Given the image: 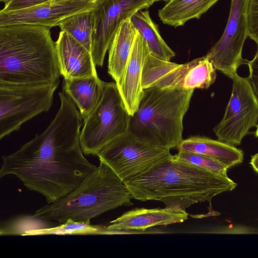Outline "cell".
Instances as JSON below:
<instances>
[{
	"instance_id": "cell-1",
	"label": "cell",
	"mask_w": 258,
	"mask_h": 258,
	"mask_svg": "<svg viewBox=\"0 0 258 258\" xmlns=\"http://www.w3.org/2000/svg\"><path fill=\"white\" fill-rule=\"evenodd\" d=\"M58 94L60 106L48 126L17 151L2 156L0 169L1 178L16 176L47 203L69 194L97 167L81 149L79 111L63 92Z\"/></svg>"
},
{
	"instance_id": "cell-2",
	"label": "cell",
	"mask_w": 258,
	"mask_h": 258,
	"mask_svg": "<svg viewBox=\"0 0 258 258\" xmlns=\"http://www.w3.org/2000/svg\"><path fill=\"white\" fill-rule=\"evenodd\" d=\"M123 183L133 199L160 201L165 208L182 212L198 203H211L214 197L237 185L228 176L195 166L176 155Z\"/></svg>"
},
{
	"instance_id": "cell-3",
	"label": "cell",
	"mask_w": 258,
	"mask_h": 258,
	"mask_svg": "<svg viewBox=\"0 0 258 258\" xmlns=\"http://www.w3.org/2000/svg\"><path fill=\"white\" fill-rule=\"evenodd\" d=\"M50 28L0 26V86L59 84L60 75Z\"/></svg>"
},
{
	"instance_id": "cell-4",
	"label": "cell",
	"mask_w": 258,
	"mask_h": 258,
	"mask_svg": "<svg viewBox=\"0 0 258 258\" xmlns=\"http://www.w3.org/2000/svg\"><path fill=\"white\" fill-rule=\"evenodd\" d=\"M99 165L77 187L56 201L47 203L34 214L62 223L69 219L90 223L91 219L122 206L133 205L130 191L105 163Z\"/></svg>"
},
{
	"instance_id": "cell-5",
	"label": "cell",
	"mask_w": 258,
	"mask_h": 258,
	"mask_svg": "<svg viewBox=\"0 0 258 258\" xmlns=\"http://www.w3.org/2000/svg\"><path fill=\"white\" fill-rule=\"evenodd\" d=\"M193 92L155 87L144 89L127 131L150 144L169 150L176 148L183 140V117Z\"/></svg>"
},
{
	"instance_id": "cell-6",
	"label": "cell",
	"mask_w": 258,
	"mask_h": 258,
	"mask_svg": "<svg viewBox=\"0 0 258 258\" xmlns=\"http://www.w3.org/2000/svg\"><path fill=\"white\" fill-rule=\"evenodd\" d=\"M130 117L115 82H106L101 101L84 121L80 136L83 153L97 156L105 145L128 131Z\"/></svg>"
},
{
	"instance_id": "cell-7",
	"label": "cell",
	"mask_w": 258,
	"mask_h": 258,
	"mask_svg": "<svg viewBox=\"0 0 258 258\" xmlns=\"http://www.w3.org/2000/svg\"><path fill=\"white\" fill-rule=\"evenodd\" d=\"M216 69L206 55L184 64L156 57L150 53L144 61L142 85L184 90L207 89L216 79Z\"/></svg>"
},
{
	"instance_id": "cell-8",
	"label": "cell",
	"mask_w": 258,
	"mask_h": 258,
	"mask_svg": "<svg viewBox=\"0 0 258 258\" xmlns=\"http://www.w3.org/2000/svg\"><path fill=\"white\" fill-rule=\"evenodd\" d=\"M171 155L169 149L150 144L127 131L105 145L97 156L124 182Z\"/></svg>"
},
{
	"instance_id": "cell-9",
	"label": "cell",
	"mask_w": 258,
	"mask_h": 258,
	"mask_svg": "<svg viewBox=\"0 0 258 258\" xmlns=\"http://www.w3.org/2000/svg\"><path fill=\"white\" fill-rule=\"evenodd\" d=\"M58 84L0 86V139L17 131L38 114L48 111Z\"/></svg>"
},
{
	"instance_id": "cell-10",
	"label": "cell",
	"mask_w": 258,
	"mask_h": 258,
	"mask_svg": "<svg viewBox=\"0 0 258 258\" xmlns=\"http://www.w3.org/2000/svg\"><path fill=\"white\" fill-rule=\"evenodd\" d=\"M231 97L223 117L213 128L217 140L239 145L249 130L256 125L258 99L247 78L237 74L232 79Z\"/></svg>"
},
{
	"instance_id": "cell-11",
	"label": "cell",
	"mask_w": 258,
	"mask_h": 258,
	"mask_svg": "<svg viewBox=\"0 0 258 258\" xmlns=\"http://www.w3.org/2000/svg\"><path fill=\"white\" fill-rule=\"evenodd\" d=\"M155 0H98L92 10L91 55L95 65L103 66L105 54L121 23Z\"/></svg>"
},
{
	"instance_id": "cell-12",
	"label": "cell",
	"mask_w": 258,
	"mask_h": 258,
	"mask_svg": "<svg viewBox=\"0 0 258 258\" xmlns=\"http://www.w3.org/2000/svg\"><path fill=\"white\" fill-rule=\"evenodd\" d=\"M249 0H231L228 21L220 39L206 55L217 70L232 79L238 68L247 63L242 56L247 36V8Z\"/></svg>"
},
{
	"instance_id": "cell-13",
	"label": "cell",
	"mask_w": 258,
	"mask_h": 258,
	"mask_svg": "<svg viewBox=\"0 0 258 258\" xmlns=\"http://www.w3.org/2000/svg\"><path fill=\"white\" fill-rule=\"evenodd\" d=\"M98 0H64L46 2L30 8L0 12V26L13 24L58 26L66 18L93 9Z\"/></svg>"
},
{
	"instance_id": "cell-14",
	"label": "cell",
	"mask_w": 258,
	"mask_h": 258,
	"mask_svg": "<svg viewBox=\"0 0 258 258\" xmlns=\"http://www.w3.org/2000/svg\"><path fill=\"white\" fill-rule=\"evenodd\" d=\"M150 53L146 41L138 32L123 73L115 82L124 105L131 116L137 111L143 96V66Z\"/></svg>"
},
{
	"instance_id": "cell-15",
	"label": "cell",
	"mask_w": 258,
	"mask_h": 258,
	"mask_svg": "<svg viewBox=\"0 0 258 258\" xmlns=\"http://www.w3.org/2000/svg\"><path fill=\"white\" fill-rule=\"evenodd\" d=\"M188 218L186 212L166 208H135L127 211L106 226L113 234L143 232L157 226L182 223Z\"/></svg>"
},
{
	"instance_id": "cell-16",
	"label": "cell",
	"mask_w": 258,
	"mask_h": 258,
	"mask_svg": "<svg viewBox=\"0 0 258 258\" xmlns=\"http://www.w3.org/2000/svg\"><path fill=\"white\" fill-rule=\"evenodd\" d=\"M55 43L60 74L64 80L97 75L91 52L70 34L60 31Z\"/></svg>"
},
{
	"instance_id": "cell-17",
	"label": "cell",
	"mask_w": 258,
	"mask_h": 258,
	"mask_svg": "<svg viewBox=\"0 0 258 258\" xmlns=\"http://www.w3.org/2000/svg\"><path fill=\"white\" fill-rule=\"evenodd\" d=\"M105 84L106 82L102 81L98 75L64 80L63 92L77 106L84 121L101 101Z\"/></svg>"
},
{
	"instance_id": "cell-18",
	"label": "cell",
	"mask_w": 258,
	"mask_h": 258,
	"mask_svg": "<svg viewBox=\"0 0 258 258\" xmlns=\"http://www.w3.org/2000/svg\"><path fill=\"white\" fill-rule=\"evenodd\" d=\"M178 151L192 152L212 158L228 169L242 163L244 158L242 150L218 140L193 136L183 139L176 147Z\"/></svg>"
},
{
	"instance_id": "cell-19",
	"label": "cell",
	"mask_w": 258,
	"mask_h": 258,
	"mask_svg": "<svg viewBox=\"0 0 258 258\" xmlns=\"http://www.w3.org/2000/svg\"><path fill=\"white\" fill-rule=\"evenodd\" d=\"M131 18L121 23L108 49V73L115 82L123 73L138 33Z\"/></svg>"
},
{
	"instance_id": "cell-20",
	"label": "cell",
	"mask_w": 258,
	"mask_h": 258,
	"mask_svg": "<svg viewBox=\"0 0 258 258\" xmlns=\"http://www.w3.org/2000/svg\"><path fill=\"white\" fill-rule=\"evenodd\" d=\"M219 0H168L158 11L165 24L177 27L188 21L199 19Z\"/></svg>"
},
{
	"instance_id": "cell-21",
	"label": "cell",
	"mask_w": 258,
	"mask_h": 258,
	"mask_svg": "<svg viewBox=\"0 0 258 258\" xmlns=\"http://www.w3.org/2000/svg\"><path fill=\"white\" fill-rule=\"evenodd\" d=\"M134 26L146 41L150 53L161 59L170 61L175 53L162 38L157 25L150 17L148 10H140L131 18Z\"/></svg>"
},
{
	"instance_id": "cell-22",
	"label": "cell",
	"mask_w": 258,
	"mask_h": 258,
	"mask_svg": "<svg viewBox=\"0 0 258 258\" xmlns=\"http://www.w3.org/2000/svg\"><path fill=\"white\" fill-rule=\"evenodd\" d=\"M92 9L71 15L59 24L60 31L70 34L78 42L91 52Z\"/></svg>"
},
{
	"instance_id": "cell-23",
	"label": "cell",
	"mask_w": 258,
	"mask_h": 258,
	"mask_svg": "<svg viewBox=\"0 0 258 258\" xmlns=\"http://www.w3.org/2000/svg\"><path fill=\"white\" fill-rule=\"evenodd\" d=\"M111 231L106 226L91 225L90 223L75 221L69 219L59 225L49 228L33 230L27 232L26 236L46 235H111Z\"/></svg>"
},
{
	"instance_id": "cell-24",
	"label": "cell",
	"mask_w": 258,
	"mask_h": 258,
	"mask_svg": "<svg viewBox=\"0 0 258 258\" xmlns=\"http://www.w3.org/2000/svg\"><path fill=\"white\" fill-rule=\"evenodd\" d=\"M54 226L51 221L32 215H21L2 222L1 236H26L27 232Z\"/></svg>"
},
{
	"instance_id": "cell-25",
	"label": "cell",
	"mask_w": 258,
	"mask_h": 258,
	"mask_svg": "<svg viewBox=\"0 0 258 258\" xmlns=\"http://www.w3.org/2000/svg\"><path fill=\"white\" fill-rule=\"evenodd\" d=\"M176 155L180 159L195 166L216 173L227 176L228 168L208 156L192 152L178 151Z\"/></svg>"
},
{
	"instance_id": "cell-26",
	"label": "cell",
	"mask_w": 258,
	"mask_h": 258,
	"mask_svg": "<svg viewBox=\"0 0 258 258\" xmlns=\"http://www.w3.org/2000/svg\"><path fill=\"white\" fill-rule=\"evenodd\" d=\"M247 36L258 47V0H249L247 8Z\"/></svg>"
},
{
	"instance_id": "cell-27",
	"label": "cell",
	"mask_w": 258,
	"mask_h": 258,
	"mask_svg": "<svg viewBox=\"0 0 258 258\" xmlns=\"http://www.w3.org/2000/svg\"><path fill=\"white\" fill-rule=\"evenodd\" d=\"M52 0H11L2 10L11 11L21 10L34 7L40 4L51 2Z\"/></svg>"
},
{
	"instance_id": "cell-28",
	"label": "cell",
	"mask_w": 258,
	"mask_h": 258,
	"mask_svg": "<svg viewBox=\"0 0 258 258\" xmlns=\"http://www.w3.org/2000/svg\"><path fill=\"white\" fill-rule=\"evenodd\" d=\"M247 64L249 73L248 79L258 99V47L254 57L250 61L247 60Z\"/></svg>"
},
{
	"instance_id": "cell-29",
	"label": "cell",
	"mask_w": 258,
	"mask_h": 258,
	"mask_svg": "<svg viewBox=\"0 0 258 258\" xmlns=\"http://www.w3.org/2000/svg\"><path fill=\"white\" fill-rule=\"evenodd\" d=\"M249 164L253 170L258 173V153L251 156Z\"/></svg>"
},
{
	"instance_id": "cell-30",
	"label": "cell",
	"mask_w": 258,
	"mask_h": 258,
	"mask_svg": "<svg viewBox=\"0 0 258 258\" xmlns=\"http://www.w3.org/2000/svg\"><path fill=\"white\" fill-rule=\"evenodd\" d=\"M256 128L255 132V136L258 138V124H256Z\"/></svg>"
},
{
	"instance_id": "cell-31",
	"label": "cell",
	"mask_w": 258,
	"mask_h": 258,
	"mask_svg": "<svg viewBox=\"0 0 258 258\" xmlns=\"http://www.w3.org/2000/svg\"><path fill=\"white\" fill-rule=\"evenodd\" d=\"M11 0H0V1L2 3H5V5L7 4L9 2H10Z\"/></svg>"
},
{
	"instance_id": "cell-32",
	"label": "cell",
	"mask_w": 258,
	"mask_h": 258,
	"mask_svg": "<svg viewBox=\"0 0 258 258\" xmlns=\"http://www.w3.org/2000/svg\"><path fill=\"white\" fill-rule=\"evenodd\" d=\"M64 0H52L51 3H55Z\"/></svg>"
},
{
	"instance_id": "cell-33",
	"label": "cell",
	"mask_w": 258,
	"mask_h": 258,
	"mask_svg": "<svg viewBox=\"0 0 258 258\" xmlns=\"http://www.w3.org/2000/svg\"><path fill=\"white\" fill-rule=\"evenodd\" d=\"M155 2H158V1H164V2H167L168 0H155Z\"/></svg>"
}]
</instances>
